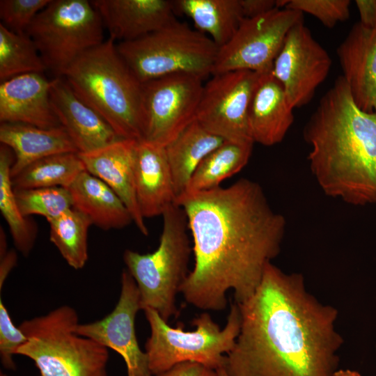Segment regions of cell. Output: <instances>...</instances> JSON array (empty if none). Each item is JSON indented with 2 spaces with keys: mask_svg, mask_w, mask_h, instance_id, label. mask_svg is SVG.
Listing matches in <instances>:
<instances>
[{
  "mask_svg": "<svg viewBox=\"0 0 376 376\" xmlns=\"http://www.w3.org/2000/svg\"><path fill=\"white\" fill-rule=\"evenodd\" d=\"M175 204L186 214L194 241V267L180 289L185 301L218 311L226 308L229 290L236 303L249 298L279 255L286 228L261 186L242 178L228 187L185 193Z\"/></svg>",
  "mask_w": 376,
  "mask_h": 376,
  "instance_id": "1",
  "label": "cell"
},
{
  "mask_svg": "<svg viewBox=\"0 0 376 376\" xmlns=\"http://www.w3.org/2000/svg\"><path fill=\"white\" fill-rule=\"evenodd\" d=\"M237 304L241 328L226 355L228 376H334L338 369V312L307 291L301 274L269 263L254 293Z\"/></svg>",
  "mask_w": 376,
  "mask_h": 376,
  "instance_id": "2",
  "label": "cell"
},
{
  "mask_svg": "<svg viewBox=\"0 0 376 376\" xmlns=\"http://www.w3.org/2000/svg\"><path fill=\"white\" fill-rule=\"evenodd\" d=\"M303 137L325 195L355 206L376 204V112L357 107L342 75L321 97Z\"/></svg>",
  "mask_w": 376,
  "mask_h": 376,
  "instance_id": "3",
  "label": "cell"
},
{
  "mask_svg": "<svg viewBox=\"0 0 376 376\" xmlns=\"http://www.w3.org/2000/svg\"><path fill=\"white\" fill-rule=\"evenodd\" d=\"M63 77L120 139L144 140L142 83L119 54L113 38L81 55Z\"/></svg>",
  "mask_w": 376,
  "mask_h": 376,
  "instance_id": "4",
  "label": "cell"
},
{
  "mask_svg": "<svg viewBox=\"0 0 376 376\" xmlns=\"http://www.w3.org/2000/svg\"><path fill=\"white\" fill-rule=\"evenodd\" d=\"M78 324L68 305L24 320L19 327L27 340L16 354L33 360L40 376H107L109 349L77 334Z\"/></svg>",
  "mask_w": 376,
  "mask_h": 376,
  "instance_id": "5",
  "label": "cell"
},
{
  "mask_svg": "<svg viewBox=\"0 0 376 376\" xmlns=\"http://www.w3.org/2000/svg\"><path fill=\"white\" fill-rule=\"evenodd\" d=\"M159 244L152 253L126 249L123 260L137 285L141 310L152 308L168 322L178 311L176 295L189 272L191 251L184 210L174 203L162 215Z\"/></svg>",
  "mask_w": 376,
  "mask_h": 376,
  "instance_id": "6",
  "label": "cell"
},
{
  "mask_svg": "<svg viewBox=\"0 0 376 376\" xmlns=\"http://www.w3.org/2000/svg\"><path fill=\"white\" fill-rule=\"evenodd\" d=\"M143 311L150 327L145 352L153 376L187 361L217 370L224 366L226 354L234 347L241 328V315L236 302L230 306L223 329L206 312L193 320L194 331H186L182 324L177 327H170L152 308Z\"/></svg>",
  "mask_w": 376,
  "mask_h": 376,
  "instance_id": "7",
  "label": "cell"
},
{
  "mask_svg": "<svg viewBox=\"0 0 376 376\" xmlns=\"http://www.w3.org/2000/svg\"><path fill=\"white\" fill-rule=\"evenodd\" d=\"M116 47L141 83L179 73L204 79L212 75L219 49L207 35L178 19Z\"/></svg>",
  "mask_w": 376,
  "mask_h": 376,
  "instance_id": "8",
  "label": "cell"
},
{
  "mask_svg": "<svg viewBox=\"0 0 376 376\" xmlns=\"http://www.w3.org/2000/svg\"><path fill=\"white\" fill-rule=\"evenodd\" d=\"M102 19L88 0H50L26 33L54 77H63L81 55L104 40Z\"/></svg>",
  "mask_w": 376,
  "mask_h": 376,
  "instance_id": "9",
  "label": "cell"
},
{
  "mask_svg": "<svg viewBox=\"0 0 376 376\" xmlns=\"http://www.w3.org/2000/svg\"><path fill=\"white\" fill-rule=\"evenodd\" d=\"M303 20L302 13L286 8L244 18L232 38L219 49L212 75L240 70L272 71L288 33Z\"/></svg>",
  "mask_w": 376,
  "mask_h": 376,
  "instance_id": "10",
  "label": "cell"
},
{
  "mask_svg": "<svg viewBox=\"0 0 376 376\" xmlns=\"http://www.w3.org/2000/svg\"><path fill=\"white\" fill-rule=\"evenodd\" d=\"M203 81L179 73L142 83L144 140L165 147L196 120Z\"/></svg>",
  "mask_w": 376,
  "mask_h": 376,
  "instance_id": "11",
  "label": "cell"
},
{
  "mask_svg": "<svg viewBox=\"0 0 376 376\" xmlns=\"http://www.w3.org/2000/svg\"><path fill=\"white\" fill-rule=\"evenodd\" d=\"M261 73L240 70L212 75L203 86L196 120L225 141L254 143L248 109Z\"/></svg>",
  "mask_w": 376,
  "mask_h": 376,
  "instance_id": "12",
  "label": "cell"
},
{
  "mask_svg": "<svg viewBox=\"0 0 376 376\" xmlns=\"http://www.w3.org/2000/svg\"><path fill=\"white\" fill-rule=\"evenodd\" d=\"M331 66L329 53L315 40L303 20L288 33L272 72L295 109L311 102L316 89L327 77Z\"/></svg>",
  "mask_w": 376,
  "mask_h": 376,
  "instance_id": "13",
  "label": "cell"
},
{
  "mask_svg": "<svg viewBox=\"0 0 376 376\" xmlns=\"http://www.w3.org/2000/svg\"><path fill=\"white\" fill-rule=\"evenodd\" d=\"M118 301L110 313L101 320L80 324L75 331L118 352L126 364L127 376H153L146 352L139 347L135 318L140 307L136 282L127 269L120 277Z\"/></svg>",
  "mask_w": 376,
  "mask_h": 376,
  "instance_id": "14",
  "label": "cell"
},
{
  "mask_svg": "<svg viewBox=\"0 0 376 376\" xmlns=\"http://www.w3.org/2000/svg\"><path fill=\"white\" fill-rule=\"evenodd\" d=\"M336 54L353 100L366 112H376V27L353 24Z\"/></svg>",
  "mask_w": 376,
  "mask_h": 376,
  "instance_id": "15",
  "label": "cell"
},
{
  "mask_svg": "<svg viewBox=\"0 0 376 376\" xmlns=\"http://www.w3.org/2000/svg\"><path fill=\"white\" fill-rule=\"evenodd\" d=\"M109 37L132 41L177 20L173 1L93 0Z\"/></svg>",
  "mask_w": 376,
  "mask_h": 376,
  "instance_id": "16",
  "label": "cell"
},
{
  "mask_svg": "<svg viewBox=\"0 0 376 376\" xmlns=\"http://www.w3.org/2000/svg\"><path fill=\"white\" fill-rule=\"evenodd\" d=\"M50 100L61 125L79 152H88L120 139L109 123L81 100L63 77L51 80Z\"/></svg>",
  "mask_w": 376,
  "mask_h": 376,
  "instance_id": "17",
  "label": "cell"
},
{
  "mask_svg": "<svg viewBox=\"0 0 376 376\" xmlns=\"http://www.w3.org/2000/svg\"><path fill=\"white\" fill-rule=\"evenodd\" d=\"M137 141L120 139L100 149L79 152L86 171L104 182L130 211L140 232L148 235L137 201L134 182V150Z\"/></svg>",
  "mask_w": 376,
  "mask_h": 376,
  "instance_id": "18",
  "label": "cell"
},
{
  "mask_svg": "<svg viewBox=\"0 0 376 376\" xmlns=\"http://www.w3.org/2000/svg\"><path fill=\"white\" fill-rule=\"evenodd\" d=\"M51 80L27 73L1 82L0 122L45 129L61 126L50 100Z\"/></svg>",
  "mask_w": 376,
  "mask_h": 376,
  "instance_id": "19",
  "label": "cell"
},
{
  "mask_svg": "<svg viewBox=\"0 0 376 376\" xmlns=\"http://www.w3.org/2000/svg\"><path fill=\"white\" fill-rule=\"evenodd\" d=\"M134 182L144 219L162 215L167 207L175 203L176 195L164 147L146 140L137 141Z\"/></svg>",
  "mask_w": 376,
  "mask_h": 376,
  "instance_id": "20",
  "label": "cell"
},
{
  "mask_svg": "<svg viewBox=\"0 0 376 376\" xmlns=\"http://www.w3.org/2000/svg\"><path fill=\"white\" fill-rule=\"evenodd\" d=\"M293 109L272 72L261 73L248 109L253 141L265 146L281 143L294 122Z\"/></svg>",
  "mask_w": 376,
  "mask_h": 376,
  "instance_id": "21",
  "label": "cell"
},
{
  "mask_svg": "<svg viewBox=\"0 0 376 376\" xmlns=\"http://www.w3.org/2000/svg\"><path fill=\"white\" fill-rule=\"evenodd\" d=\"M0 141L14 153L15 159L10 171L12 178L44 157L79 152L62 125L45 129L23 123H3L0 125Z\"/></svg>",
  "mask_w": 376,
  "mask_h": 376,
  "instance_id": "22",
  "label": "cell"
},
{
  "mask_svg": "<svg viewBox=\"0 0 376 376\" xmlns=\"http://www.w3.org/2000/svg\"><path fill=\"white\" fill-rule=\"evenodd\" d=\"M68 189L72 207L101 229H120L133 222L130 211L113 189L87 171L81 172Z\"/></svg>",
  "mask_w": 376,
  "mask_h": 376,
  "instance_id": "23",
  "label": "cell"
},
{
  "mask_svg": "<svg viewBox=\"0 0 376 376\" xmlns=\"http://www.w3.org/2000/svg\"><path fill=\"white\" fill-rule=\"evenodd\" d=\"M224 141L195 120L164 147L176 200L185 193L193 173L202 160Z\"/></svg>",
  "mask_w": 376,
  "mask_h": 376,
  "instance_id": "24",
  "label": "cell"
},
{
  "mask_svg": "<svg viewBox=\"0 0 376 376\" xmlns=\"http://www.w3.org/2000/svg\"><path fill=\"white\" fill-rule=\"evenodd\" d=\"M173 3L175 13L189 17L219 48L232 38L244 19L240 0H176Z\"/></svg>",
  "mask_w": 376,
  "mask_h": 376,
  "instance_id": "25",
  "label": "cell"
},
{
  "mask_svg": "<svg viewBox=\"0 0 376 376\" xmlns=\"http://www.w3.org/2000/svg\"><path fill=\"white\" fill-rule=\"evenodd\" d=\"M253 143L224 141L197 166L185 193L207 191L220 187L223 180L236 174L246 165Z\"/></svg>",
  "mask_w": 376,
  "mask_h": 376,
  "instance_id": "26",
  "label": "cell"
},
{
  "mask_svg": "<svg viewBox=\"0 0 376 376\" xmlns=\"http://www.w3.org/2000/svg\"><path fill=\"white\" fill-rule=\"evenodd\" d=\"M86 171L79 152L56 154L40 159L12 178L14 189L68 188Z\"/></svg>",
  "mask_w": 376,
  "mask_h": 376,
  "instance_id": "27",
  "label": "cell"
},
{
  "mask_svg": "<svg viewBox=\"0 0 376 376\" xmlns=\"http://www.w3.org/2000/svg\"><path fill=\"white\" fill-rule=\"evenodd\" d=\"M15 159L13 150L0 147V211L6 220L17 251L24 256L31 251L37 236L36 225L22 215L18 207L12 182L11 167Z\"/></svg>",
  "mask_w": 376,
  "mask_h": 376,
  "instance_id": "28",
  "label": "cell"
},
{
  "mask_svg": "<svg viewBox=\"0 0 376 376\" xmlns=\"http://www.w3.org/2000/svg\"><path fill=\"white\" fill-rule=\"evenodd\" d=\"M49 239L69 266L82 269L88 259V233L91 219L74 207L48 222Z\"/></svg>",
  "mask_w": 376,
  "mask_h": 376,
  "instance_id": "29",
  "label": "cell"
},
{
  "mask_svg": "<svg viewBox=\"0 0 376 376\" xmlns=\"http://www.w3.org/2000/svg\"><path fill=\"white\" fill-rule=\"evenodd\" d=\"M47 68L31 38L0 24V81L27 74H42Z\"/></svg>",
  "mask_w": 376,
  "mask_h": 376,
  "instance_id": "30",
  "label": "cell"
},
{
  "mask_svg": "<svg viewBox=\"0 0 376 376\" xmlns=\"http://www.w3.org/2000/svg\"><path fill=\"white\" fill-rule=\"evenodd\" d=\"M15 198L22 215L37 214L49 222L72 207L68 188L62 187L14 189Z\"/></svg>",
  "mask_w": 376,
  "mask_h": 376,
  "instance_id": "31",
  "label": "cell"
},
{
  "mask_svg": "<svg viewBox=\"0 0 376 376\" xmlns=\"http://www.w3.org/2000/svg\"><path fill=\"white\" fill-rule=\"evenodd\" d=\"M350 3V0H288L284 8L308 13L333 28L349 18Z\"/></svg>",
  "mask_w": 376,
  "mask_h": 376,
  "instance_id": "32",
  "label": "cell"
},
{
  "mask_svg": "<svg viewBox=\"0 0 376 376\" xmlns=\"http://www.w3.org/2000/svg\"><path fill=\"white\" fill-rule=\"evenodd\" d=\"M49 2L50 0H1V24L14 33H26L36 15Z\"/></svg>",
  "mask_w": 376,
  "mask_h": 376,
  "instance_id": "33",
  "label": "cell"
},
{
  "mask_svg": "<svg viewBox=\"0 0 376 376\" xmlns=\"http://www.w3.org/2000/svg\"><path fill=\"white\" fill-rule=\"evenodd\" d=\"M27 338L13 322L9 312L0 299V359L3 368L14 370L16 365L13 356L24 344Z\"/></svg>",
  "mask_w": 376,
  "mask_h": 376,
  "instance_id": "34",
  "label": "cell"
},
{
  "mask_svg": "<svg viewBox=\"0 0 376 376\" xmlns=\"http://www.w3.org/2000/svg\"><path fill=\"white\" fill-rule=\"evenodd\" d=\"M155 376H217V370L196 362H182Z\"/></svg>",
  "mask_w": 376,
  "mask_h": 376,
  "instance_id": "35",
  "label": "cell"
},
{
  "mask_svg": "<svg viewBox=\"0 0 376 376\" xmlns=\"http://www.w3.org/2000/svg\"><path fill=\"white\" fill-rule=\"evenodd\" d=\"M244 18H253L277 7L276 0H240Z\"/></svg>",
  "mask_w": 376,
  "mask_h": 376,
  "instance_id": "36",
  "label": "cell"
},
{
  "mask_svg": "<svg viewBox=\"0 0 376 376\" xmlns=\"http://www.w3.org/2000/svg\"><path fill=\"white\" fill-rule=\"evenodd\" d=\"M359 22L367 28L376 27V0H356Z\"/></svg>",
  "mask_w": 376,
  "mask_h": 376,
  "instance_id": "37",
  "label": "cell"
},
{
  "mask_svg": "<svg viewBox=\"0 0 376 376\" xmlns=\"http://www.w3.org/2000/svg\"><path fill=\"white\" fill-rule=\"evenodd\" d=\"M17 262V256L15 250H9L3 256L0 258V291L7 279L8 274Z\"/></svg>",
  "mask_w": 376,
  "mask_h": 376,
  "instance_id": "38",
  "label": "cell"
},
{
  "mask_svg": "<svg viewBox=\"0 0 376 376\" xmlns=\"http://www.w3.org/2000/svg\"><path fill=\"white\" fill-rule=\"evenodd\" d=\"M7 250V243H6V237L4 233L3 229L1 227L0 230V258L3 257L6 253Z\"/></svg>",
  "mask_w": 376,
  "mask_h": 376,
  "instance_id": "39",
  "label": "cell"
},
{
  "mask_svg": "<svg viewBox=\"0 0 376 376\" xmlns=\"http://www.w3.org/2000/svg\"><path fill=\"white\" fill-rule=\"evenodd\" d=\"M334 376H361L360 373L355 370L338 369Z\"/></svg>",
  "mask_w": 376,
  "mask_h": 376,
  "instance_id": "40",
  "label": "cell"
},
{
  "mask_svg": "<svg viewBox=\"0 0 376 376\" xmlns=\"http://www.w3.org/2000/svg\"><path fill=\"white\" fill-rule=\"evenodd\" d=\"M217 376H228L223 367L217 370Z\"/></svg>",
  "mask_w": 376,
  "mask_h": 376,
  "instance_id": "41",
  "label": "cell"
},
{
  "mask_svg": "<svg viewBox=\"0 0 376 376\" xmlns=\"http://www.w3.org/2000/svg\"><path fill=\"white\" fill-rule=\"evenodd\" d=\"M0 376H6V375H3V373H1V374H0Z\"/></svg>",
  "mask_w": 376,
  "mask_h": 376,
  "instance_id": "42",
  "label": "cell"
}]
</instances>
